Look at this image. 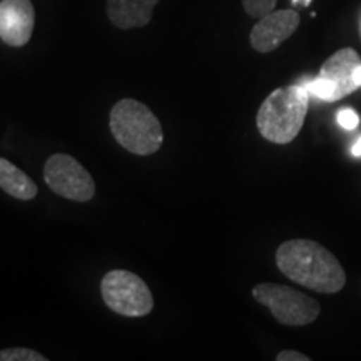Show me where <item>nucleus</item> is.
Instances as JSON below:
<instances>
[{
	"label": "nucleus",
	"mask_w": 361,
	"mask_h": 361,
	"mask_svg": "<svg viewBox=\"0 0 361 361\" xmlns=\"http://www.w3.org/2000/svg\"><path fill=\"white\" fill-rule=\"evenodd\" d=\"M0 188L8 196L20 201H30L37 196V184L24 171L4 157H0Z\"/></svg>",
	"instance_id": "nucleus-11"
},
{
	"label": "nucleus",
	"mask_w": 361,
	"mask_h": 361,
	"mask_svg": "<svg viewBox=\"0 0 361 361\" xmlns=\"http://www.w3.org/2000/svg\"><path fill=\"white\" fill-rule=\"evenodd\" d=\"M35 11L30 0L0 2V39L11 47H24L32 37Z\"/></svg>",
	"instance_id": "nucleus-8"
},
{
	"label": "nucleus",
	"mask_w": 361,
	"mask_h": 361,
	"mask_svg": "<svg viewBox=\"0 0 361 361\" xmlns=\"http://www.w3.org/2000/svg\"><path fill=\"white\" fill-rule=\"evenodd\" d=\"M0 361H47V356L29 348L0 350Z\"/></svg>",
	"instance_id": "nucleus-13"
},
{
	"label": "nucleus",
	"mask_w": 361,
	"mask_h": 361,
	"mask_svg": "<svg viewBox=\"0 0 361 361\" xmlns=\"http://www.w3.org/2000/svg\"><path fill=\"white\" fill-rule=\"evenodd\" d=\"M353 79H355V82L358 84V87H361V66L358 67V69L355 71V74H353Z\"/></svg>",
	"instance_id": "nucleus-18"
},
{
	"label": "nucleus",
	"mask_w": 361,
	"mask_h": 361,
	"mask_svg": "<svg viewBox=\"0 0 361 361\" xmlns=\"http://www.w3.org/2000/svg\"><path fill=\"white\" fill-rule=\"evenodd\" d=\"M360 39H361V24H360Z\"/></svg>",
	"instance_id": "nucleus-20"
},
{
	"label": "nucleus",
	"mask_w": 361,
	"mask_h": 361,
	"mask_svg": "<svg viewBox=\"0 0 361 361\" xmlns=\"http://www.w3.org/2000/svg\"><path fill=\"white\" fill-rule=\"evenodd\" d=\"M351 154H353L355 157H360L361 156V137L355 142V146L351 147Z\"/></svg>",
	"instance_id": "nucleus-17"
},
{
	"label": "nucleus",
	"mask_w": 361,
	"mask_h": 361,
	"mask_svg": "<svg viewBox=\"0 0 361 361\" xmlns=\"http://www.w3.org/2000/svg\"><path fill=\"white\" fill-rule=\"evenodd\" d=\"M111 133L126 151L135 156H151L164 142L162 126L146 104L135 99L116 102L109 117Z\"/></svg>",
	"instance_id": "nucleus-3"
},
{
	"label": "nucleus",
	"mask_w": 361,
	"mask_h": 361,
	"mask_svg": "<svg viewBox=\"0 0 361 361\" xmlns=\"http://www.w3.org/2000/svg\"><path fill=\"white\" fill-rule=\"evenodd\" d=\"M311 4V0H305V6H310Z\"/></svg>",
	"instance_id": "nucleus-19"
},
{
	"label": "nucleus",
	"mask_w": 361,
	"mask_h": 361,
	"mask_svg": "<svg viewBox=\"0 0 361 361\" xmlns=\"http://www.w3.org/2000/svg\"><path fill=\"white\" fill-rule=\"evenodd\" d=\"M101 295L107 308L128 318H141L154 308V298L147 284L126 269L109 271L102 278Z\"/></svg>",
	"instance_id": "nucleus-5"
},
{
	"label": "nucleus",
	"mask_w": 361,
	"mask_h": 361,
	"mask_svg": "<svg viewBox=\"0 0 361 361\" xmlns=\"http://www.w3.org/2000/svg\"><path fill=\"white\" fill-rule=\"evenodd\" d=\"M276 266L293 283L335 295L346 284V273L333 252L310 239H291L276 251Z\"/></svg>",
	"instance_id": "nucleus-1"
},
{
	"label": "nucleus",
	"mask_w": 361,
	"mask_h": 361,
	"mask_svg": "<svg viewBox=\"0 0 361 361\" xmlns=\"http://www.w3.org/2000/svg\"><path fill=\"white\" fill-rule=\"evenodd\" d=\"M278 361H310V358L303 353H300V351H295V350H284V351H279L278 356H276Z\"/></svg>",
	"instance_id": "nucleus-16"
},
{
	"label": "nucleus",
	"mask_w": 361,
	"mask_h": 361,
	"mask_svg": "<svg viewBox=\"0 0 361 361\" xmlns=\"http://www.w3.org/2000/svg\"><path fill=\"white\" fill-rule=\"evenodd\" d=\"M301 17L293 8L284 11H273L259 19L258 24L252 27L250 34V42L255 51L261 54L273 52L284 40H288L300 27Z\"/></svg>",
	"instance_id": "nucleus-7"
},
{
	"label": "nucleus",
	"mask_w": 361,
	"mask_h": 361,
	"mask_svg": "<svg viewBox=\"0 0 361 361\" xmlns=\"http://www.w3.org/2000/svg\"><path fill=\"white\" fill-rule=\"evenodd\" d=\"M159 0H107V17L117 29H139L152 19Z\"/></svg>",
	"instance_id": "nucleus-10"
},
{
	"label": "nucleus",
	"mask_w": 361,
	"mask_h": 361,
	"mask_svg": "<svg viewBox=\"0 0 361 361\" xmlns=\"http://www.w3.org/2000/svg\"><path fill=\"white\" fill-rule=\"evenodd\" d=\"M252 298L266 306L274 319L288 326H306L319 316L322 306L314 298L295 288L276 283H261L252 288Z\"/></svg>",
	"instance_id": "nucleus-4"
},
{
	"label": "nucleus",
	"mask_w": 361,
	"mask_h": 361,
	"mask_svg": "<svg viewBox=\"0 0 361 361\" xmlns=\"http://www.w3.org/2000/svg\"><path fill=\"white\" fill-rule=\"evenodd\" d=\"M276 4L278 0H243V7L247 16L256 17V19H261L266 13L273 12Z\"/></svg>",
	"instance_id": "nucleus-14"
},
{
	"label": "nucleus",
	"mask_w": 361,
	"mask_h": 361,
	"mask_svg": "<svg viewBox=\"0 0 361 361\" xmlns=\"http://www.w3.org/2000/svg\"><path fill=\"white\" fill-rule=\"evenodd\" d=\"M301 85L308 90L310 96H314L316 99H319V101H324V102H335L336 101V87L329 79L319 78L318 75L316 79L306 80V82Z\"/></svg>",
	"instance_id": "nucleus-12"
},
{
	"label": "nucleus",
	"mask_w": 361,
	"mask_h": 361,
	"mask_svg": "<svg viewBox=\"0 0 361 361\" xmlns=\"http://www.w3.org/2000/svg\"><path fill=\"white\" fill-rule=\"evenodd\" d=\"M361 66L360 54L351 47L340 49V51L329 56L319 69V78L329 79L336 87V101L353 94L358 87L355 82L353 74Z\"/></svg>",
	"instance_id": "nucleus-9"
},
{
	"label": "nucleus",
	"mask_w": 361,
	"mask_h": 361,
	"mask_svg": "<svg viewBox=\"0 0 361 361\" xmlns=\"http://www.w3.org/2000/svg\"><path fill=\"white\" fill-rule=\"evenodd\" d=\"M336 121L340 124V128L346 130H353L360 124V117L353 109H341L338 112Z\"/></svg>",
	"instance_id": "nucleus-15"
},
{
	"label": "nucleus",
	"mask_w": 361,
	"mask_h": 361,
	"mask_svg": "<svg viewBox=\"0 0 361 361\" xmlns=\"http://www.w3.org/2000/svg\"><path fill=\"white\" fill-rule=\"evenodd\" d=\"M44 180L59 196L75 202H87L96 194L92 176L69 154H52L45 162Z\"/></svg>",
	"instance_id": "nucleus-6"
},
{
	"label": "nucleus",
	"mask_w": 361,
	"mask_h": 361,
	"mask_svg": "<svg viewBox=\"0 0 361 361\" xmlns=\"http://www.w3.org/2000/svg\"><path fill=\"white\" fill-rule=\"evenodd\" d=\"M310 94L301 84L279 87L261 104L256 126L266 141L290 144L303 128L308 114Z\"/></svg>",
	"instance_id": "nucleus-2"
}]
</instances>
